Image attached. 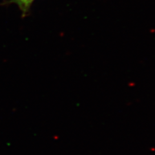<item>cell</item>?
<instances>
[{
  "mask_svg": "<svg viewBox=\"0 0 155 155\" xmlns=\"http://www.w3.org/2000/svg\"><path fill=\"white\" fill-rule=\"evenodd\" d=\"M35 0H8L4 4H15L21 12V16L25 18L31 11V8Z\"/></svg>",
  "mask_w": 155,
  "mask_h": 155,
  "instance_id": "cell-1",
  "label": "cell"
}]
</instances>
